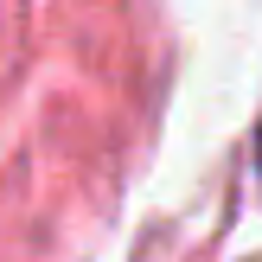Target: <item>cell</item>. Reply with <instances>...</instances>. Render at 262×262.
<instances>
[{
  "label": "cell",
  "mask_w": 262,
  "mask_h": 262,
  "mask_svg": "<svg viewBox=\"0 0 262 262\" xmlns=\"http://www.w3.org/2000/svg\"><path fill=\"white\" fill-rule=\"evenodd\" d=\"M256 173H262V135H256Z\"/></svg>",
  "instance_id": "1"
}]
</instances>
